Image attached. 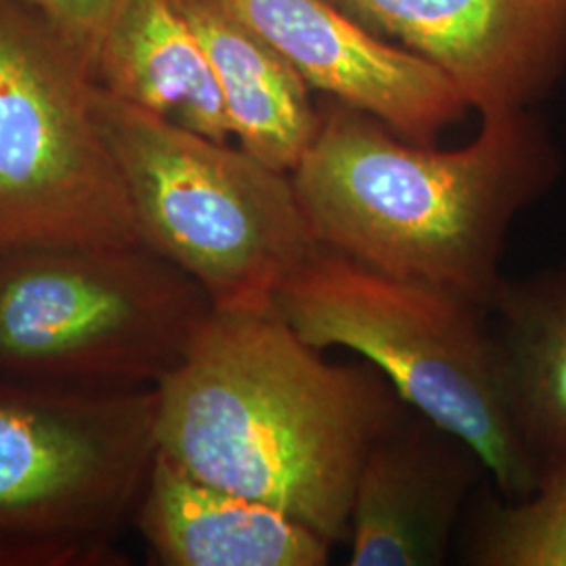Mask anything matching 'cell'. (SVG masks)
Segmentation results:
<instances>
[{
	"label": "cell",
	"mask_w": 566,
	"mask_h": 566,
	"mask_svg": "<svg viewBox=\"0 0 566 566\" xmlns=\"http://www.w3.org/2000/svg\"><path fill=\"white\" fill-rule=\"evenodd\" d=\"M158 395L160 453L329 544L348 542L359 468L407 409L376 367L327 364L275 308H214Z\"/></svg>",
	"instance_id": "1"
},
{
	"label": "cell",
	"mask_w": 566,
	"mask_h": 566,
	"mask_svg": "<svg viewBox=\"0 0 566 566\" xmlns=\"http://www.w3.org/2000/svg\"><path fill=\"white\" fill-rule=\"evenodd\" d=\"M290 175L322 245L489 315L510 227L558 181L560 151L533 109L483 118L474 142L437 149L334 102Z\"/></svg>",
	"instance_id": "2"
},
{
	"label": "cell",
	"mask_w": 566,
	"mask_h": 566,
	"mask_svg": "<svg viewBox=\"0 0 566 566\" xmlns=\"http://www.w3.org/2000/svg\"><path fill=\"white\" fill-rule=\"evenodd\" d=\"M95 112L143 242L219 311H271L319 250L290 172L145 112L97 84Z\"/></svg>",
	"instance_id": "3"
},
{
	"label": "cell",
	"mask_w": 566,
	"mask_h": 566,
	"mask_svg": "<svg viewBox=\"0 0 566 566\" xmlns=\"http://www.w3.org/2000/svg\"><path fill=\"white\" fill-rule=\"evenodd\" d=\"M275 311L304 343L361 355L407 407L479 453L502 497L535 493L537 476L510 424L483 308L322 245L277 292Z\"/></svg>",
	"instance_id": "4"
},
{
	"label": "cell",
	"mask_w": 566,
	"mask_h": 566,
	"mask_svg": "<svg viewBox=\"0 0 566 566\" xmlns=\"http://www.w3.org/2000/svg\"><path fill=\"white\" fill-rule=\"evenodd\" d=\"M214 313L147 243L0 252V374L81 388H156Z\"/></svg>",
	"instance_id": "5"
},
{
	"label": "cell",
	"mask_w": 566,
	"mask_h": 566,
	"mask_svg": "<svg viewBox=\"0 0 566 566\" xmlns=\"http://www.w3.org/2000/svg\"><path fill=\"white\" fill-rule=\"evenodd\" d=\"M156 388L0 374V566L120 565L158 455Z\"/></svg>",
	"instance_id": "6"
},
{
	"label": "cell",
	"mask_w": 566,
	"mask_h": 566,
	"mask_svg": "<svg viewBox=\"0 0 566 566\" xmlns=\"http://www.w3.org/2000/svg\"><path fill=\"white\" fill-rule=\"evenodd\" d=\"M91 61L0 0V252L145 243L95 112Z\"/></svg>",
	"instance_id": "7"
},
{
	"label": "cell",
	"mask_w": 566,
	"mask_h": 566,
	"mask_svg": "<svg viewBox=\"0 0 566 566\" xmlns=\"http://www.w3.org/2000/svg\"><path fill=\"white\" fill-rule=\"evenodd\" d=\"M432 63L481 118L533 109L566 72V0H332Z\"/></svg>",
	"instance_id": "8"
},
{
	"label": "cell",
	"mask_w": 566,
	"mask_h": 566,
	"mask_svg": "<svg viewBox=\"0 0 566 566\" xmlns=\"http://www.w3.org/2000/svg\"><path fill=\"white\" fill-rule=\"evenodd\" d=\"M334 102L361 109L418 145L462 120L470 105L432 63L385 41L332 0H223Z\"/></svg>",
	"instance_id": "9"
},
{
	"label": "cell",
	"mask_w": 566,
	"mask_h": 566,
	"mask_svg": "<svg viewBox=\"0 0 566 566\" xmlns=\"http://www.w3.org/2000/svg\"><path fill=\"white\" fill-rule=\"evenodd\" d=\"M479 453L422 413L403 416L367 451L350 506V566L446 565Z\"/></svg>",
	"instance_id": "10"
},
{
	"label": "cell",
	"mask_w": 566,
	"mask_h": 566,
	"mask_svg": "<svg viewBox=\"0 0 566 566\" xmlns=\"http://www.w3.org/2000/svg\"><path fill=\"white\" fill-rule=\"evenodd\" d=\"M137 523L166 566H324L332 547L280 507L203 483L160 451Z\"/></svg>",
	"instance_id": "11"
},
{
	"label": "cell",
	"mask_w": 566,
	"mask_h": 566,
	"mask_svg": "<svg viewBox=\"0 0 566 566\" xmlns=\"http://www.w3.org/2000/svg\"><path fill=\"white\" fill-rule=\"evenodd\" d=\"M489 315L510 424L539 486L566 472V264L504 280Z\"/></svg>",
	"instance_id": "12"
},
{
	"label": "cell",
	"mask_w": 566,
	"mask_h": 566,
	"mask_svg": "<svg viewBox=\"0 0 566 566\" xmlns=\"http://www.w3.org/2000/svg\"><path fill=\"white\" fill-rule=\"evenodd\" d=\"M93 74L107 93L214 142L227 143L219 82L181 0H126L107 28Z\"/></svg>",
	"instance_id": "13"
},
{
	"label": "cell",
	"mask_w": 566,
	"mask_h": 566,
	"mask_svg": "<svg viewBox=\"0 0 566 566\" xmlns=\"http://www.w3.org/2000/svg\"><path fill=\"white\" fill-rule=\"evenodd\" d=\"M181 7L219 82L231 135L261 163L292 172L322 122L308 84L223 0H181Z\"/></svg>",
	"instance_id": "14"
},
{
	"label": "cell",
	"mask_w": 566,
	"mask_h": 566,
	"mask_svg": "<svg viewBox=\"0 0 566 566\" xmlns=\"http://www.w3.org/2000/svg\"><path fill=\"white\" fill-rule=\"evenodd\" d=\"M468 535L476 566H566V472L523 500L485 495Z\"/></svg>",
	"instance_id": "15"
},
{
	"label": "cell",
	"mask_w": 566,
	"mask_h": 566,
	"mask_svg": "<svg viewBox=\"0 0 566 566\" xmlns=\"http://www.w3.org/2000/svg\"><path fill=\"white\" fill-rule=\"evenodd\" d=\"M86 60L97 55L103 36L126 0H25Z\"/></svg>",
	"instance_id": "16"
}]
</instances>
